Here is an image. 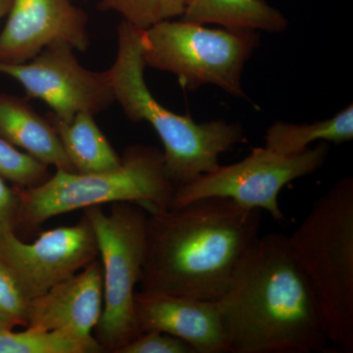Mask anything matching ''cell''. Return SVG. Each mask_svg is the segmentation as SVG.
<instances>
[{
    "label": "cell",
    "mask_w": 353,
    "mask_h": 353,
    "mask_svg": "<svg viewBox=\"0 0 353 353\" xmlns=\"http://www.w3.org/2000/svg\"><path fill=\"white\" fill-rule=\"evenodd\" d=\"M118 353H196L189 343L171 334L143 332L121 348Z\"/></svg>",
    "instance_id": "obj_22"
},
{
    "label": "cell",
    "mask_w": 353,
    "mask_h": 353,
    "mask_svg": "<svg viewBox=\"0 0 353 353\" xmlns=\"http://www.w3.org/2000/svg\"><path fill=\"white\" fill-rule=\"evenodd\" d=\"M143 31L123 21L115 61L108 69L115 102L134 122L145 121L164 146L165 171L176 188L215 171L222 153L245 141L240 124L223 120L197 124L157 101L146 85Z\"/></svg>",
    "instance_id": "obj_3"
},
{
    "label": "cell",
    "mask_w": 353,
    "mask_h": 353,
    "mask_svg": "<svg viewBox=\"0 0 353 353\" xmlns=\"http://www.w3.org/2000/svg\"><path fill=\"white\" fill-rule=\"evenodd\" d=\"M192 0H99L103 11L120 14L124 22L141 31L182 17Z\"/></svg>",
    "instance_id": "obj_18"
},
{
    "label": "cell",
    "mask_w": 353,
    "mask_h": 353,
    "mask_svg": "<svg viewBox=\"0 0 353 353\" xmlns=\"http://www.w3.org/2000/svg\"><path fill=\"white\" fill-rule=\"evenodd\" d=\"M30 299L25 294L15 274L0 259V315L15 327L27 325Z\"/></svg>",
    "instance_id": "obj_21"
},
{
    "label": "cell",
    "mask_w": 353,
    "mask_h": 353,
    "mask_svg": "<svg viewBox=\"0 0 353 353\" xmlns=\"http://www.w3.org/2000/svg\"><path fill=\"white\" fill-rule=\"evenodd\" d=\"M0 32V63L22 64L53 43L90 46L88 17L71 0H13Z\"/></svg>",
    "instance_id": "obj_11"
},
{
    "label": "cell",
    "mask_w": 353,
    "mask_h": 353,
    "mask_svg": "<svg viewBox=\"0 0 353 353\" xmlns=\"http://www.w3.org/2000/svg\"><path fill=\"white\" fill-rule=\"evenodd\" d=\"M329 146L321 143L299 154H281L267 148H253L239 163L220 166L176 188L169 208H178L204 197H226L243 208L266 210L277 221L285 219L278 196L288 183L310 175L326 161Z\"/></svg>",
    "instance_id": "obj_8"
},
{
    "label": "cell",
    "mask_w": 353,
    "mask_h": 353,
    "mask_svg": "<svg viewBox=\"0 0 353 353\" xmlns=\"http://www.w3.org/2000/svg\"><path fill=\"white\" fill-rule=\"evenodd\" d=\"M94 230L103 281V308L94 336L104 352L118 353L141 334L134 313L136 285L145 259L148 211L134 202L83 209Z\"/></svg>",
    "instance_id": "obj_6"
},
{
    "label": "cell",
    "mask_w": 353,
    "mask_h": 353,
    "mask_svg": "<svg viewBox=\"0 0 353 353\" xmlns=\"http://www.w3.org/2000/svg\"><path fill=\"white\" fill-rule=\"evenodd\" d=\"M353 139V105L340 111L331 119L313 124L277 122L267 130L266 148L281 154L294 155L307 150L315 141H332L340 145Z\"/></svg>",
    "instance_id": "obj_17"
},
{
    "label": "cell",
    "mask_w": 353,
    "mask_h": 353,
    "mask_svg": "<svg viewBox=\"0 0 353 353\" xmlns=\"http://www.w3.org/2000/svg\"><path fill=\"white\" fill-rule=\"evenodd\" d=\"M46 118L54 128L77 173L111 170L122 163V157L117 154L99 129L92 114H76L70 122L58 119L51 112Z\"/></svg>",
    "instance_id": "obj_15"
},
{
    "label": "cell",
    "mask_w": 353,
    "mask_h": 353,
    "mask_svg": "<svg viewBox=\"0 0 353 353\" xmlns=\"http://www.w3.org/2000/svg\"><path fill=\"white\" fill-rule=\"evenodd\" d=\"M12 1L13 0H0V21L6 17L12 6Z\"/></svg>",
    "instance_id": "obj_24"
},
{
    "label": "cell",
    "mask_w": 353,
    "mask_h": 353,
    "mask_svg": "<svg viewBox=\"0 0 353 353\" xmlns=\"http://www.w3.org/2000/svg\"><path fill=\"white\" fill-rule=\"evenodd\" d=\"M261 211L204 197L148 212L141 292L219 301L259 238Z\"/></svg>",
    "instance_id": "obj_1"
},
{
    "label": "cell",
    "mask_w": 353,
    "mask_h": 353,
    "mask_svg": "<svg viewBox=\"0 0 353 353\" xmlns=\"http://www.w3.org/2000/svg\"><path fill=\"white\" fill-rule=\"evenodd\" d=\"M14 328H16V327L14 326L12 323L8 321V320H7L6 318H4L3 316L0 315V331H1V330H8Z\"/></svg>",
    "instance_id": "obj_25"
},
{
    "label": "cell",
    "mask_w": 353,
    "mask_h": 353,
    "mask_svg": "<svg viewBox=\"0 0 353 353\" xmlns=\"http://www.w3.org/2000/svg\"><path fill=\"white\" fill-rule=\"evenodd\" d=\"M99 257L94 230L85 216L72 226L48 230L32 243L16 233L0 234L3 259L30 299L71 277Z\"/></svg>",
    "instance_id": "obj_10"
},
{
    "label": "cell",
    "mask_w": 353,
    "mask_h": 353,
    "mask_svg": "<svg viewBox=\"0 0 353 353\" xmlns=\"http://www.w3.org/2000/svg\"><path fill=\"white\" fill-rule=\"evenodd\" d=\"M134 313L141 333L171 334L196 353H229L219 301L139 290L134 294Z\"/></svg>",
    "instance_id": "obj_13"
},
{
    "label": "cell",
    "mask_w": 353,
    "mask_h": 353,
    "mask_svg": "<svg viewBox=\"0 0 353 353\" xmlns=\"http://www.w3.org/2000/svg\"><path fill=\"white\" fill-rule=\"evenodd\" d=\"M182 20L236 31L278 32L288 28L285 16L264 0H192Z\"/></svg>",
    "instance_id": "obj_16"
},
{
    "label": "cell",
    "mask_w": 353,
    "mask_h": 353,
    "mask_svg": "<svg viewBox=\"0 0 353 353\" xmlns=\"http://www.w3.org/2000/svg\"><path fill=\"white\" fill-rule=\"evenodd\" d=\"M19 203L17 188L0 178V234H17Z\"/></svg>",
    "instance_id": "obj_23"
},
{
    "label": "cell",
    "mask_w": 353,
    "mask_h": 353,
    "mask_svg": "<svg viewBox=\"0 0 353 353\" xmlns=\"http://www.w3.org/2000/svg\"><path fill=\"white\" fill-rule=\"evenodd\" d=\"M122 163L111 170L77 173L57 170L50 178L19 194L17 232L32 231L51 218L115 202H134L148 212L168 208L176 187L165 171L163 152L132 145Z\"/></svg>",
    "instance_id": "obj_5"
},
{
    "label": "cell",
    "mask_w": 353,
    "mask_h": 353,
    "mask_svg": "<svg viewBox=\"0 0 353 353\" xmlns=\"http://www.w3.org/2000/svg\"><path fill=\"white\" fill-rule=\"evenodd\" d=\"M229 353H311L329 343L321 309L289 236H259L219 299Z\"/></svg>",
    "instance_id": "obj_2"
},
{
    "label": "cell",
    "mask_w": 353,
    "mask_h": 353,
    "mask_svg": "<svg viewBox=\"0 0 353 353\" xmlns=\"http://www.w3.org/2000/svg\"><path fill=\"white\" fill-rule=\"evenodd\" d=\"M259 43L255 31L209 29L168 20L143 31V58L145 66L178 77L185 88L211 83L234 97H245L241 73Z\"/></svg>",
    "instance_id": "obj_7"
},
{
    "label": "cell",
    "mask_w": 353,
    "mask_h": 353,
    "mask_svg": "<svg viewBox=\"0 0 353 353\" xmlns=\"http://www.w3.org/2000/svg\"><path fill=\"white\" fill-rule=\"evenodd\" d=\"M72 50L62 41L51 43L25 63H0V74L17 81L28 99L46 102L64 122L80 112L97 115L115 102L108 70L85 68Z\"/></svg>",
    "instance_id": "obj_9"
},
{
    "label": "cell",
    "mask_w": 353,
    "mask_h": 353,
    "mask_svg": "<svg viewBox=\"0 0 353 353\" xmlns=\"http://www.w3.org/2000/svg\"><path fill=\"white\" fill-rule=\"evenodd\" d=\"M0 134L48 167L76 172L50 120L39 115L26 99L0 94Z\"/></svg>",
    "instance_id": "obj_14"
},
{
    "label": "cell",
    "mask_w": 353,
    "mask_h": 353,
    "mask_svg": "<svg viewBox=\"0 0 353 353\" xmlns=\"http://www.w3.org/2000/svg\"><path fill=\"white\" fill-rule=\"evenodd\" d=\"M0 353H94L88 345L57 332L26 328L0 331Z\"/></svg>",
    "instance_id": "obj_19"
},
{
    "label": "cell",
    "mask_w": 353,
    "mask_h": 353,
    "mask_svg": "<svg viewBox=\"0 0 353 353\" xmlns=\"http://www.w3.org/2000/svg\"><path fill=\"white\" fill-rule=\"evenodd\" d=\"M48 165L23 152L0 134V178L14 187L29 189L50 178Z\"/></svg>",
    "instance_id": "obj_20"
},
{
    "label": "cell",
    "mask_w": 353,
    "mask_h": 353,
    "mask_svg": "<svg viewBox=\"0 0 353 353\" xmlns=\"http://www.w3.org/2000/svg\"><path fill=\"white\" fill-rule=\"evenodd\" d=\"M102 308V267L95 259L48 292L30 299L26 328L57 332L85 343L94 353L103 352L94 336Z\"/></svg>",
    "instance_id": "obj_12"
},
{
    "label": "cell",
    "mask_w": 353,
    "mask_h": 353,
    "mask_svg": "<svg viewBox=\"0 0 353 353\" xmlns=\"http://www.w3.org/2000/svg\"><path fill=\"white\" fill-rule=\"evenodd\" d=\"M289 243L321 309L329 341L352 353V178L343 179L313 203Z\"/></svg>",
    "instance_id": "obj_4"
}]
</instances>
